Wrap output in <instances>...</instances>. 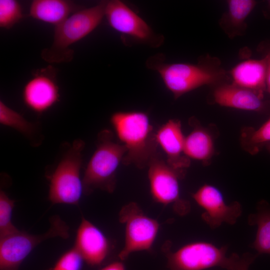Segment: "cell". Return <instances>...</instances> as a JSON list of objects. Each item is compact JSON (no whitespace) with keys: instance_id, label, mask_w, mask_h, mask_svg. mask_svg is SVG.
I'll return each mask as SVG.
<instances>
[{"instance_id":"cell-10","label":"cell","mask_w":270,"mask_h":270,"mask_svg":"<svg viewBox=\"0 0 270 270\" xmlns=\"http://www.w3.org/2000/svg\"><path fill=\"white\" fill-rule=\"evenodd\" d=\"M104 16L114 30L136 42L154 48L160 46L164 42L162 35L154 33L142 18L120 0L106 1Z\"/></svg>"},{"instance_id":"cell-1","label":"cell","mask_w":270,"mask_h":270,"mask_svg":"<svg viewBox=\"0 0 270 270\" xmlns=\"http://www.w3.org/2000/svg\"><path fill=\"white\" fill-rule=\"evenodd\" d=\"M164 60V55L158 54L148 58L146 64L160 74L175 99L200 86L213 87L229 82L230 80L228 72L222 66L220 60L209 55L200 58L196 64H168Z\"/></svg>"},{"instance_id":"cell-14","label":"cell","mask_w":270,"mask_h":270,"mask_svg":"<svg viewBox=\"0 0 270 270\" xmlns=\"http://www.w3.org/2000/svg\"><path fill=\"white\" fill-rule=\"evenodd\" d=\"M156 139L166 155L167 163L174 168L184 171L190 164V160L184 154V140L181 122L170 119L156 130Z\"/></svg>"},{"instance_id":"cell-29","label":"cell","mask_w":270,"mask_h":270,"mask_svg":"<svg viewBox=\"0 0 270 270\" xmlns=\"http://www.w3.org/2000/svg\"><path fill=\"white\" fill-rule=\"evenodd\" d=\"M265 146L268 152L270 153V142L268 144Z\"/></svg>"},{"instance_id":"cell-18","label":"cell","mask_w":270,"mask_h":270,"mask_svg":"<svg viewBox=\"0 0 270 270\" xmlns=\"http://www.w3.org/2000/svg\"><path fill=\"white\" fill-rule=\"evenodd\" d=\"M81 6L70 0H34L30 6L29 15L33 18L56 26Z\"/></svg>"},{"instance_id":"cell-23","label":"cell","mask_w":270,"mask_h":270,"mask_svg":"<svg viewBox=\"0 0 270 270\" xmlns=\"http://www.w3.org/2000/svg\"><path fill=\"white\" fill-rule=\"evenodd\" d=\"M14 200L3 191L0 192V238L18 232L19 230L12 222Z\"/></svg>"},{"instance_id":"cell-2","label":"cell","mask_w":270,"mask_h":270,"mask_svg":"<svg viewBox=\"0 0 270 270\" xmlns=\"http://www.w3.org/2000/svg\"><path fill=\"white\" fill-rule=\"evenodd\" d=\"M110 122L126 150L122 164L138 168L148 167L159 152L156 130L148 114L141 111L116 112L110 116Z\"/></svg>"},{"instance_id":"cell-20","label":"cell","mask_w":270,"mask_h":270,"mask_svg":"<svg viewBox=\"0 0 270 270\" xmlns=\"http://www.w3.org/2000/svg\"><path fill=\"white\" fill-rule=\"evenodd\" d=\"M256 210L248 218L250 224L257 226L252 246L259 256L264 254H270V203L262 200L258 203Z\"/></svg>"},{"instance_id":"cell-12","label":"cell","mask_w":270,"mask_h":270,"mask_svg":"<svg viewBox=\"0 0 270 270\" xmlns=\"http://www.w3.org/2000/svg\"><path fill=\"white\" fill-rule=\"evenodd\" d=\"M54 74V70L51 67L38 70L26 84L22 97L29 109L41 114L59 101L60 90Z\"/></svg>"},{"instance_id":"cell-4","label":"cell","mask_w":270,"mask_h":270,"mask_svg":"<svg viewBox=\"0 0 270 270\" xmlns=\"http://www.w3.org/2000/svg\"><path fill=\"white\" fill-rule=\"evenodd\" d=\"M106 1L90 8H82L55 26L54 41L49 48L42 50V56L50 62L70 61L74 50L68 47L94 30L104 16Z\"/></svg>"},{"instance_id":"cell-28","label":"cell","mask_w":270,"mask_h":270,"mask_svg":"<svg viewBox=\"0 0 270 270\" xmlns=\"http://www.w3.org/2000/svg\"><path fill=\"white\" fill-rule=\"evenodd\" d=\"M100 270H126L125 267L123 263L121 262H112Z\"/></svg>"},{"instance_id":"cell-3","label":"cell","mask_w":270,"mask_h":270,"mask_svg":"<svg viewBox=\"0 0 270 270\" xmlns=\"http://www.w3.org/2000/svg\"><path fill=\"white\" fill-rule=\"evenodd\" d=\"M126 152L125 147L115 140L112 131L104 129L100 132L96 150L82 178L84 194H89L96 189L112 192L116 186L117 170Z\"/></svg>"},{"instance_id":"cell-13","label":"cell","mask_w":270,"mask_h":270,"mask_svg":"<svg viewBox=\"0 0 270 270\" xmlns=\"http://www.w3.org/2000/svg\"><path fill=\"white\" fill-rule=\"evenodd\" d=\"M212 88L208 98L212 104L242 110L270 114V102L252 90L232 82H224Z\"/></svg>"},{"instance_id":"cell-21","label":"cell","mask_w":270,"mask_h":270,"mask_svg":"<svg viewBox=\"0 0 270 270\" xmlns=\"http://www.w3.org/2000/svg\"><path fill=\"white\" fill-rule=\"evenodd\" d=\"M242 146L252 155L256 154L270 142V118L258 129L244 128L241 132Z\"/></svg>"},{"instance_id":"cell-8","label":"cell","mask_w":270,"mask_h":270,"mask_svg":"<svg viewBox=\"0 0 270 270\" xmlns=\"http://www.w3.org/2000/svg\"><path fill=\"white\" fill-rule=\"evenodd\" d=\"M119 218L125 225L124 244L118 254L121 260L134 252L151 248L159 230V224L156 220L144 214L134 202L122 208Z\"/></svg>"},{"instance_id":"cell-19","label":"cell","mask_w":270,"mask_h":270,"mask_svg":"<svg viewBox=\"0 0 270 270\" xmlns=\"http://www.w3.org/2000/svg\"><path fill=\"white\" fill-rule=\"evenodd\" d=\"M227 8L220 20L219 24L230 38L244 34L246 20L256 4L254 0H229Z\"/></svg>"},{"instance_id":"cell-11","label":"cell","mask_w":270,"mask_h":270,"mask_svg":"<svg viewBox=\"0 0 270 270\" xmlns=\"http://www.w3.org/2000/svg\"><path fill=\"white\" fill-rule=\"evenodd\" d=\"M192 196L204 210L203 219L212 228H217L222 223L234 224L240 215V204H227L221 192L212 185H203Z\"/></svg>"},{"instance_id":"cell-15","label":"cell","mask_w":270,"mask_h":270,"mask_svg":"<svg viewBox=\"0 0 270 270\" xmlns=\"http://www.w3.org/2000/svg\"><path fill=\"white\" fill-rule=\"evenodd\" d=\"M109 242L104 233L84 217L77 230L75 248L88 264H100L106 257Z\"/></svg>"},{"instance_id":"cell-9","label":"cell","mask_w":270,"mask_h":270,"mask_svg":"<svg viewBox=\"0 0 270 270\" xmlns=\"http://www.w3.org/2000/svg\"><path fill=\"white\" fill-rule=\"evenodd\" d=\"M150 191L154 200L164 205L174 204L179 213L186 212L188 203L180 198V178L184 171L176 170L169 165L158 152L148 166Z\"/></svg>"},{"instance_id":"cell-16","label":"cell","mask_w":270,"mask_h":270,"mask_svg":"<svg viewBox=\"0 0 270 270\" xmlns=\"http://www.w3.org/2000/svg\"><path fill=\"white\" fill-rule=\"evenodd\" d=\"M232 83L264 96L266 91V62L250 59L238 63L228 72Z\"/></svg>"},{"instance_id":"cell-5","label":"cell","mask_w":270,"mask_h":270,"mask_svg":"<svg viewBox=\"0 0 270 270\" xmlns=\"http://www.w3.org/2000/svg\"><path fill=\"white\" fill-rule=\"evenodd\" d=\"M84 146L82 140H76L50 176L48 199L52 204H78L84 194L80 172Z\"/></svg>"},{"instance_id":"cell-24","label":"cell","mask_w":270,"mask_h":270,"mask_svg":"<svg viewBox=\"0 0 270 270\" xmlns=\"http://www.w3.org/2000/svg\"><path fill=\"white\" fill-rule=\"evenodd\" d=\"M24 17L19 2L16 0H0V27L10 29Z\"/></svg>"},{"instance_id":"cell-17","label":"cell","mask_w":270,"mask_h":270,"mask_svg":"<svg viewBox=\"0 0 270 270\" xmlns=\"http://www.w3.org/2000/svg\"><path fill=\"white\" fill-rule=\"evenodd\" d=\"M189 124L192 130L185 136L184 154L190 160L208 164L214 154V137L210 131L202 126L196 118H190Z\"/></svg>"},{"instance_id":"cell-30","label":"cell","mask_w":270,"mask_h":270,"mask_svg":"<svg viewBox=\"0 0 270 270\" xmlns=\"http://www.w3.org/2000/svg\"><path fill=\"white\" fill-rule=\"evenodd\" d=\"M267 7H268V10L269 12H270V0L268 1Z\"/></svg>"},{"instance_id":"cell-27","label":"cell","mask_w":270,"mask_h":270,"mask_svg":"<svg viewBox=\"0 0 270 270\" xmlns=\"http://www.w3.org/2000/svg\"><path fill=\"white\" fill-rule=\"evenodd\" d=\"M259 256L257 254H252L245 253L240 258V260L237 270H248L250 264Z\"/></svg>"},{"instance_id":"cell-6","label":"cell","mask_w":270,"mask_h":270,"mask_svg":"<svg viewBox=\"0 0 270 270\" xmlns=\"http://www.w3.org/2000/svg\"><path fill=\"white\" fill-rule=\"evenodd\" d=\"M240 257L236 254L226 255V248L206 242L186 244L167 255L168 270H205L220 267L237 270Z\"/></svg>"},{"instance_id":"cell-22","label":"cell","mask_w":270,"mask_h":270,"mask_svg":"<svg viewBox=\"0 0 270 270\" xmlns=\"http://www.w3.org/2000/svg\"><path fill=\"white\" fill-rule=\"evenodd\" d=\"M0 123L11 128L28 138L36 132L35 125L28 121L23 116L0 101Z\"/></svg>"},{"instance_id":"cell-26","label":"cell","mask_w":270,"mask_h":270,"mask_svg":"<svg viewBox=\"0 0 270 270\" xmlns=\"http://www.w3.org/2000/svg\"><path fill=\"white\" fill-rule=\"evenodd\" d=\"M266 62V91L270 94V40L264 42L259 46Z\"/></svg>"},{"instance_id":"cell-7","label":"cell","mask_w":270,"mask_h":270,"mask_svg":"<svg viewBox=\"0 0 270 270\" xmlns=\"http://www.w3.org/2000/svg\"><path fill=\"white\" fill-rule=\"evenodd\" d=\"M50 223L49 229L41 234L32 235L19 230L0 238V270H18L32 250L46 240L69 237V227L58 216H52Z\"/></svg>"},{"instance_id":"cell-25","label":"cell","mask_w":270,"mask_h":270,"mask_svg":"<svg viewBox=\"0 0 270 270\" xmlns=\"http://www.w3.org/2000/svg\"><path fill=\"white\" fill-rule=\"evenodd\" d=\"M84 260L74 247L62 254L48 270H81Z\"/></svg>"}]
</instances>
